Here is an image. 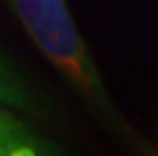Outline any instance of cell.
<instances>
[{"label": "cell", "mask_w": 158, "mask_h": 156, "mask_svg": "<svg viewBox=\"0 0 158 156\" xmlns=\"http://www.w3.org/2000/svg\"><path fill=\"white\" fill-rule=\"evenodd\" d=\"M8 4L55 68L100 113L113 115V105L100 72L87 51L66 0H8Z\"/></svg>", "instance_id": "obj_1"}, {"label": "cell", "mask_w": 158, "mask_h": 156, "mask_svg": "<svg viewBox=\"0 0 158 156\" xmlns=\"http://www.w3.org/2000/svg\"><path fill=\"white\" fill-rule=\"evenodd\" d=\"M0 104L21 111H36L32 92L2 55H0Z\"/></svg>", "instance_id": "obj_3"}, {"label": "cell", "mask_w": 158, "mask_h": 156, "mask_svg": "<svg viewBox=\"0 0 158 156\" xmlns=\"http://www.w3.org/2000/svg\"><path fill=\"white\" fill-rule=\"evenodd\" d=\"M56 147L0 105V156L55 154Z\"/></svg>", "instance_id": "obj_2"}]
</instances>
